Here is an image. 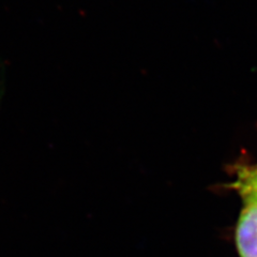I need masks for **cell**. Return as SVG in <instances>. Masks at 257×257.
Wrapping results in <instances>:
<instances>
[{
    "instance_id": "2",
    "label": "cell",
    "mask_w": 257,
    "mask_h": 257,
    "mask_svg": "<svg viewBox=\"0 0 257 257\" xmlns=\"http://www.w3.org/2000/svg\"><path fill=\"white\" fill-rule=\"evenodd\" d=\"M235 174L236 178L234 183H231V188L238 194L251 193L257 195V164L239 165Z\"/></svg>"
},
{
    "instance_id": "1",
    "label": "cell",
    "mask_w": 257,
    "mask_h": 257,
    "mask_svg": "<svg viewBox=\"0 0 257 257\" xmlns=\"http://www.w3.org/2000/svg\"><path fill=\"white\" fill-rule=\"evenodd\" d=\"M242 209L235 230L237 250L240 257H257V195L240 194Z\"/></svg>"
}]
</instances>
